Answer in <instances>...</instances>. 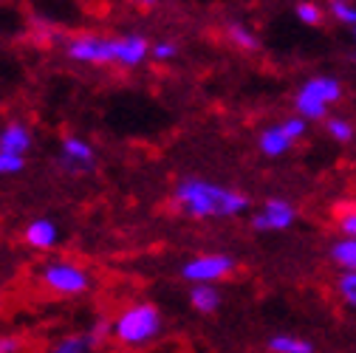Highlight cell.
I'll return each instance as SVG.
<instances>
[{"instance_id":"cell-1","label":"cell","mask_w":356,"mask_h":353,"mask_svg":"<svg viewBox=\"0 0 356 353\" xmlns=\"http://www.w3.org/2000/svg\"><path fill=\"white\" fill-rule=\"evenodd\" d=\"M175 201L193 217H229V215L246 212L249 206L246 195L212 181H201V179H187L178 184Z\"/></svg>"},{"instance_id":"cell-2","label":"cell","mask_w":356,"mask_h":353,"mask_svg":"<svg viewBox=\"0 0 356 353\" xmlns=\"http://www.w3.org/2000/svg\"><path fill=\"white\" fill-rule=\"evenodd\" d=\"M342 97V85L334 76H314L308 79L294 99V108L302 119H328V108L334 102H339Z\"/></svg>"},{"instance_id":"cell-3","label":"cell","mask_w":356,"mask_h":353,"mask_svg":"<svg viewBox=\"0 0 356 353\" xmlns=\"http://www.w3.org/2000/svg\"><path fill=\"white\" fill-rule=\"evenodd\" d=\"M161 328V317L153 305H133L116 320L113 331L124 345H142L150 342Z\"/></svg>"},{"instance_id":"cell-4","label":"cell","mask_w":356,"mask_h":353,"mask_svg":"<svg viewBox=\"0 0 356 353\" xmlns=\"http://www.w3.org/2000/svg\"><path fill=\"white\" fill-rule=\"evenodd\" d=\"M305 127H308V122L302 116H291V119H286V122H280L275 127H266L263 133H260V150H263V156L277 158V156L289 153L291 145L305 136Z\"/></svg>"},{"instance_id":"cell-5","label":"cell","mask_w":356,"mask_h":353,"mask_svg":"<svg viewBox=\"0 0 356 353\" xmlns=\"http://www.w3.org/2000/svg\"><path fill=\"white\" fill-rule=\"evenodd\" d=\"M68 57L79 63H119V40L76 37L68 42Z\"/></svg>"},{"instance_id":"cell-6","label":"cell","mask_w":356,"mask_h":353,"mask_svg":"<svg viewBox=\"0 0 356 353\" xmlns=\"http://www.w3.org/2000/svg\"><path fill=\"white\" fill-rule=\"evenodd\" d=\"M232 269H235V260L229 254H201V257H193L190 263H184L181 274L195 283H212V280H220L224 274H229Z\"/></svg>"},{"instance_id":"cell-7","label":"cell","mask_w":356,"mask_h":353,"mask_svg":"<svg viewBox=\"0 0 356 353\" xmlns=\"http://www.w3.org/2000/svg\"><path fill=\"white\" fill-rule=\"evenodd\" d=\"M42 280H46L49 288L60 291V294H79L88 288V274L71 263H49L42 269Z\"/></svg>"},{"instance_id":"cell-8","label":"cell","mask_w":356,"mask_h":353,"mask_svg":"<svg viewBox=\"0 0 356 353\" xmlns=\"http://www.w3.org/2000/svg\"><path fill=\"white\" fill-rule=\"evenodd\" d=\"M294 217H297L294 206L289 201L275 198V201H266L263 204V209L252 220V227L260 229V232H280V229H289L294 224Z\"/></svg>"},{"instance_id":"cell-9","label":"cell","mask_w":356,"mask_h":353,"mask_svg":"<svg viewBox=\"0 0 356 353\" xmlns=\"http://www.w3.org/2000/svg\"><path fill=\"white\" fill-rule=\"evenodd\" d=\"M91 164H94L91 145H85L82 139H74V136H68L63 142V167H68V170H88Z\"/></svg>"},{"instance_id":"cell-10","label":"cell","mask_w":356,"mask_h":353,"mask_svg":"<svg viewBox=\"0 0 356 353\" xmlns=\"http://www.w3.org/2000/svg\"><path fill=\"white\" fill-rule=\"evenodd\" d=\"M31 147V133L23 124H9L0 130V153H15L23 156Z\"/></svg>"},{"instance_id":"cell-11","label":"cell","mask_w":356,"mask_h":353,"mask_svg":"<svg viewBox=\"0 0 356 353\" xmlns=\"http://www.w3.org/2000/svg\"><path fill=\"white\" fill-rule=\"evenodd\" d=\"M147 51H150L147 40L139 37V34H130V37L119 40V63L122 65H139L147 57Z\"/></svg>"},{"instance_id":"cell-12","label":"cell","mask_w":356,"mask_h":353,"mask_svg":"<svg viewBox=\"0 0 356 353\" xmlns=\"http://www.w3.org/2000/svg\"><path fill=\"white\" fill-rule=\"evenodd\" d=\"M26 240L34 249H51L57 243V227L51 220H34V224L26 229Z\"/></svg>"},{"instance_id":"cell-13","label":"cell","mask_w":356,"mask_h":353,"mask_svg":"<svg viewBox=\"0 0 356 353\" xmlns=\"http://www.w3.org/2000/svg\"><path fill=\"white\" fill-rule=\"evenodd\" d=\"M190 299H193V308H195V311H201V314H212L215 308L220 305V294L209 283H198L190 291Z\"/></svg>"},{"instance_id":"cell-14","label":"cell","mask_w":356,"mask_h":353,"mask_svg":"<svg viewBox=\"0 0 356 353\" xmlns=\"http://www.w3.org/2000/svg\"><path fill=\"white\" fill-rule=\"evenodd\" d=\"M269 350L272 353H314V345L300 336H289V334H277L269 339Z\"/></svg>"},{"instance_id":"cell-15","label":"cell","mask_w":356,"mask_h":353,"mask_svg":"<svg viewBox=\"0 0 356 353\" xmlns=\"http://www.w3.org/2000/svg\"><path fill=\"white\" fill-rule=\"evenodd\" d=\"M331 257H334V263H339L345 272H356V238L337 240L331 246Z\"/></svg>"},{"instance_id":"cell-16","label":"cell","mask_w":356,"mask_h":353,"mask_svg":"<svg viewBox=\"0 0 356 353\" xmlns=\"http://www.w3.org/2000/svg\"><path fill=\"white\" fill-rule=\"evenodd\" d=\"M325 130H328V136L339 145H348L353 139V124L348 119H339V116H328L325 119Z\"/></svg>"},{"instance_id":"cell-17","label":"cell","mask_w":356,"mask_h":353,"mask_svg":"<svg viewBox=\"0 0 356 353\" xmlns=\"http://www.w3.org/2000/svg\"><path fill=\"white\" fill-rule=\"evenodd\" d=\"M91 336H65L51 347V353H91Z\"/></svg>"},{"instance_id":"cell-18","label":"cell","mask_w":356,"mask_h":353,"mask_svg":"<svg viewBox=\"0 0 356 353\" xmlns=\"http://www.w3.org/2000/svg\"><path fill=\"white\" fill-rule=\"evenodd\" d=\"M229 40L235 42L238 49H243V51H254L257 49V37L246 26H241V23H232L229 26Z\"/></svg>"},{"instance_id":"cell-19","label":"cell","mask_w":356,"mask_h":353,"mask_svg":"<svg viewBox=\"0 0 356 353\" xmlns=\"http://www.w3.org/2000/svg\"><path fill=\"white\" fill-rule=\"evenodd\" d=\"M331 15H334V20L337 23H342V26H348V28H356V6L353 3H331Z\"/></svg>"},{"instance_id":"cell-20","label":"cell","mask_w":356,"mask_h":353,"mask_svg":"<svg viewBox=\"0 0 356 353\" xmlns=\"http://www.w3.org/2000/svg\"><path fill=\"white\" fill-rule=\"evenodd\" d=\"M339 297L350 305V308H356V272H345L342 277H339Z\"/></svg>"},{"instance_id":"cell-21","label":"cell","mask_w":356,"mask_h":353,"mask_svg":"<svg viewBox=\"0 0 356 353\" xmlns=\"http://www.w3.org/2000/svg\"><path fill=\"white\" fill-rule=\"evenodd\" d=\"M297 20H302L305 26H320L323 23V9L314 3H300L297 6Z\"/></svg>"},{"instance_id":"cell-22","label":"cell","mask_w":356,"mask_h":353,"mask_svg":"<svg viewBox=\"0 0 356 353\" xmlns=\"http://www.w3.org/2000/svg\"><path fill=\"white\" fill-rule=\"evenodd\" d=\"M23 170V156L15 153H0V175H12Z\"/></svg>"},{"instance_id":"cell-23","label":"cell","mask_w":356,"mask_h":353,"mask_svg":"<svg viewBox=\"0 0 356 353\" xmlns=\"http://www.w3.org/2000/svg\"><path fill=\"white\" fill-rule=\"evenodd\" d=\"M339 229H342V235L356 238V209H350V212H345L339 217Z\"/></svg>"},{"instance_id":"cell-24","label":"cell","mask_w":356,"mask_h":353,"mask_svg":"<svg viewBox=\"0 0 356 353\" xmlns=\"http://www.w3.org/2000/svg\"><path fill=\"white\" fill-rule=\"evenodd\" d=\"M111 331H113V325H111V322H105V320H99V322L94 325V331L88 334V336H91V342H94V347H97V345H99Z\"/></svg>"},{"instance_id":"cell-25","label":"cell","mask_w":356,"mask_h":353,"mask_svg":"<svg viewBox=\"0 0 356 353\" xmlns=\"http://www.w3.org/2000/svg\"><path fill=\"white\" fill-rule=\"evenodd\" d=\"M153 57L156 60H170V57H175V46L172 42H159V46H153Z\"/></svg>"},{"instance_id":"cell-26","label":"cell","mask_w":356,"mask_h":353,"mask_svg":"<svg viewBox=\"0 0 356 353\" xmlns=\"http://www.w3.org/2000/svg\"><path fill=\"white\" fill-rule=\"evenodd\" d=\"M17 347H20L17 339H12V336H0V353H15Z\"/></svg>"},{"instance_id":"cell-27","label":"cell","mask_w":356,"mask_h":353,"mask_svg":"<svg viewBox=\"0 0 356 353\" xmlns=\"http://www.w3.org/2000/svg\"><path fill=\"white\" fill-rule=\"evenodd\" d=\"M331 3H339V0H331ZM342 3H350V0H342Z\"/></svg>"},{"instance_id":"cell-28","label":"cell","mask_w":356,"mask_h":353,"mask_svg":"<svg viewBox=\"0 0 356 353\" xmlns=\"http://www.w3.org/2000/svg\"><path fill=\"white\" fill-rule=\"evenodd\" d=\"M142 3H156V0H142Z\"/></svg>"},{"instance_id":"cell-29","label":"cell","mask_w":356,"mask_h":353,"mask_svg":"<svg viewBox=\"0 0 356 353\" xmlns=\"http://www.w3.org/2000/svg\"><path fill=\"white\" fill-rule=\"evenodd\" d=\"M350 34H353V40H356V28H350Z\"/></svg>"},{"instance_id":"cell-30","label":"cell","mask_w":356,"mask_h":353,"mask_svg":"<svg viewBox=\"0 0 356 353\" xmlns=\"http://www.w3.org/2000/svg\"><path fill=\"white\" fill-rule=\"evenodd\" d=\"M353 63H356V54H353Z\"/></svg>"}]
</instances>
